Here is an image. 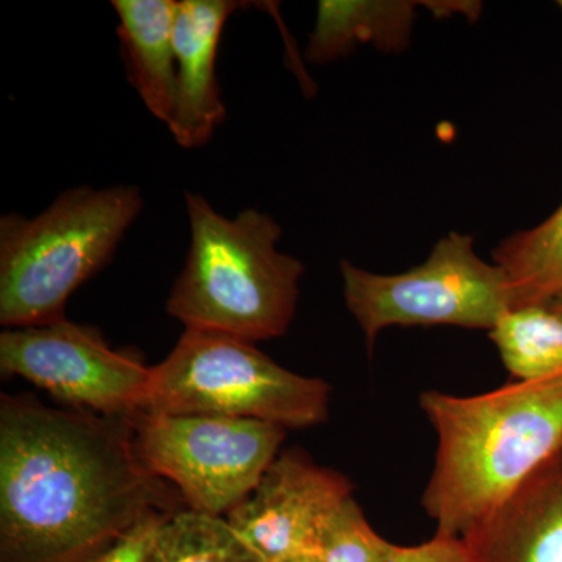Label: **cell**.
Instances as JSON below:
<instances>
[{
    "label": "cell",
    "mask_w": 562,
    "mask_h": 562,
    "mask_svg": "<svg viewBox=\"0 0 562 562\" xmlns=\"http://www.w3.org/2000/svg\"><path fill=\"white\" fill-rule=\"evenodd\" d=\"M398 550L376 535L351 497L325 524L316 554L319 562H394Z\"/></svg>",
    "instance_id": "cell-17"
},
{
    "label": "cell",
    "mask_w": 562,
    "mask_h": 562,
    "mask_svg": "<svg viewBox=\"0 0 562 562\" xmlns=\"http://www.w3.org/2000/svg\"><path fill=\"white\" fill-rule=\"evenodd\" d=\"M461 539L473 562H562V446Z\"/></svg>",
    "instance_id": "cell-10"
},
{
    "label": "cell",
    "mask_w": 562,
    "mask_h": 562,
    "mask_svg": "<svg viewBox=\"0 0 562 562\" xmlns=\"http://www.w3.org/2000/svg\"><path fill=\"white\" fill-rule=\"evenodd\" d=\"M517 382L562 375V317L550 305L509 310L490 331Z\"/></svg>",
    "instance_id": "cell-15"
},
{
    "label": "cell",
    "mask_w": 562,
    "mask_h": 562,
    "mask_svg": "<svg viewBox=\"0 0 562 562\" xmlns=\"http://www.w3.org/2000/svg\"><path fill=\"white\" fill-rule=\"evenodd\" d=\"M505 272L512 310L550 305L562 297V203L531 231L517 232L494 250Z\"/></svg>",
    "instance_id": "cell-14"
},
{
    "label": "cell",
    "mask_w": 562,
    "mask_h": 562,
    "mask_svg": "<svg viewBox=\"0 0 562 562\" xmlns=\"http://www.w3.org/2000/svg\"><path fill=\"white\" fill-rule=\"evenodd\" d=\"M330 384L281 368L254 342L222 333L184 330L151 368L143 412L221 416L306 428L327 420Z\"/></svg>",
    "instance_id": "cell-5"
},
{
    "label": "cell",
    "mask_w": 562,
    "mask_h": 562,
    "mask_svg": "<svg viewBox=\"0 0 562 562\" xmlns=\"http://www.w3.org/2000/svg\"><path fill=\"white\" fill-rule=\"evenodd\" d=\"M350 480L297 449L279 453L260 483L225 516L260 562L316 553L328 519L351 498Z\"/></svg>",
    "instance_id": "cell-9"
},
{
    "label": "cell",
    "mask_w": 562,
    "mask_h": 562,
    "mask_svg": "<svg viewBox=\"0 0 562 562\" xmlns=\"http://www.w3.org/2000/svg\"><path fill=\"white\" fill-rule=\"evenodd\" d=\"M438 453L422 505L436 536L462 538L562 446V375L458 397L422 392Z\"/></svg>",
    "instance_id": "cell-2"
},
{
    "label": "cell",
    "mask_w": 562,
    "mask_h": 562,
    "mask_svg": "<svg viewBox=\"0 0 562 562\" xmlns=\"http://www.w3.org/2000/svg\"><path fill=\"white\" fill-rule=\"evenodd\" d=\"M169 498L131 417L0 397V562L90 561Z\"/></svg>",
    "instance_id": "cell-1"
},
{
    "label": "cell",
    "mask_w": 562,
    "mask_h": 562,
    "mask_svg": "<svg viewBox=\"0 0 562 562\" xmlns=\"http://www.w3.org/2000/svg\"><path fill=\"white\" fill-rule=\"evenodd\" d=\"M143 210L133 184L63 192L35 217L0 220V324L36 327L66 319L70 295L113 258Z\"/></svg>",
    "instance_id": "cell-4"
},
{
    "label": "cell",
    "mask_w": 562,
    "mask_h": 562,
    "mask_svg": "<svg viewBox=\"0 0 562 562\" xmlns=\"http://www.w3.org/2000/svg\"><path fill=\"white\" fill-rule=\"evenodd\" d=\"M0 369L70 409L106 417L143 412L151 382V368L111 349L95 328L68 319L7 328L0 335Z\"/></svg>",
    "instance_id": "cell-8"
},
{
    "label": "cell",
    "mask_w": 562,
    "mask_h": 562,
    "mask_svg": "<svg viewBox=\"0 0 562 562\" xmlns=\"http://www.w3.org/2000/svg\"><path fill=\"white\" fill-rule=\"evenodd\" d=\"M558 5H560V9L562 10V0H561L560 3H558Z\"/></svg>",
    "instance_id": "cell-22"
},
{
    "label": "cell",
    "mask_w": 562,
    "mask_h": 562,
    "mask_svg": "<svg viewBox=\"0 0 562 562\" xmlns=\"http://www.w3.org/2000/svg\"><path fill=\"white\" fill-rule=\"evenodd\" d=\"M131 422L144 465L192 512L221 517L249 497L286 438L280 425L236 417L139 412Z\"/></svg>",
    "instance_id": "cell-7"
},
{
    "label": "cell",
    "mask_w": 562,
    "mask_h": 562,
    "mask_svg": "<svg viewBox=\"0 0 562 562\" xmlns=\"http://www.w3.org/2000/svg\"><path fill=\"white\" fill-rule=\"evenodd\" d=\"M550 306H552L554 312L560 314V316L562 317V297L558 299V301H554L553 303H550Z\"/></svg>",
    "instance_id": "cell-21"
},
{
    "label": "cell",
    "mask_w": 562,
    "mask_h": 562,
    "mask_svg": "<svg viewBox=\"0 0 562 562\" xmlns=\"http://www.w3.org/2000/svg\"><path fill=\"white\" fill-rule=\"evenodd\" d=\"M149 562H260L225 517L179 509L161 525Z\"/></svg>",
    "instance_id": "cell-16"
},
{
    "label": "cell",
    "mask_w": 562,
    "mask_h": 562,
    "mask_svg": "<svg viewBox=\"0 0 562 562\" xmlns=\"http://www.w3.org/2000/svg\"><path fill=\"white\" fill-rule=\"evenodd\" d=\"M394 562H473L461 538L435 536L430 542L401 547Z\"/></svg>",
    "instance_id": "cell-19"
},
{
    "label": "cell",
    "mask_w": 562,
    "mask_h": 562,
    "mask_svg": "<svg viewBox=\"0 0 562 562\" xmlns=\"http://www.w3.org/2000/svg\"><path fill=\"white\" fill-rule=\"evenodd\" d=\"M241 7L233 0L177 2L173 47L179 91L169 132L184 149L205 146L227 116L216 77V55L225 22Z\"/></svg>",
    "instance_id": "cell-11"
},
{
    "label": "cell",
    "mask_w": 562,
    "mask_h": 562,
    "mask_svg": "<svg viewBox=\"0 0 562 562\" xmlns=\"http://www.w3.org/2000/svg\"><path fill=\"white\" fill-rule=\"evenodd\" d=\"M128 80L155 120L171 127L177 109L176 0H114Z\"/></svg>",
    "instance_id": "cell-12"
},
{
    "label": "cell",
    "mask_w": 562,
    "mask_h": 562,
    "mask_svg": "<svg viewBox=\"0 0 562 562\" xmlns=\"http://www.w3.org/2000/svg\"><path fill=\"white\" fill-rule=\"evenodd\" d=\"M344 299L372 350L391 325H457L492 330L512 310L508 279L483 261L473 238L450 233L424 265L395 276H379L341 261Z\"/></svg>",
    "instance_id": "cell-6"
},
{
    "label": "cell",
    "mask_w": 562,
    "mask_h": 562,
    "mask_svg": "<svg viewBox=\"0 0 562 562\" xmlns=\"http://www.w3.org/2000/svg\"><path fill=\"white\" fill-rule=\"evenodd\" d=\"M417 5V2L322 0L306 47V60L316 65L338 60L361 44H372L383 52L406 49Z\"/></svg>",
    "instance_id": "cell-13"
},
{
    "label": "cell",
    "mask_w": 562,
    "mask_h": 562,
    "mask_svg": "<svg viewBox=\"0 0 562 562\" xmlns=\"http://www.w3.org/2000/svg\"><path fill=\"white\" fill-rule=\"evenodd\" d=\"M173 513L155 512L144 517L113 546L87 562H149L151 549L161 525Z\"/></svg>",
    "instance_id": "cell-18"
},
{
    "label": "cell",
    "mask_w": 562,
    "mask_h": 562,
    "mask_svg": "<svg viewBox=\"0 0 562 562\" xmlns=\"http://www.w3.org/2000/svg\"><path fill=\"white\" fill-rule=\"evenodd\" d=\"M281 562H319L316 553L299 554V557L290 558Z\"/></svg>",
    "instance_id": "cell-20"
},
{
    "label": "cell",
    "mask_w": 562,
    "mask_h": 562,
    "mask_svg": "<svg viewBox=\"0 0 562 562\" xmlns=\"http://www.w3.org/2000/svg\"><path fill=\"white\" fill-rule=\"evenodd\" d=\"M191 244L166 312L187 330L222 333L244 341L279 338L297 310L305 268L281 254V227L257 209L225 217L206 199L184 194Z\"/></svg>",
    "instance_id": "cell-3"
}]
</instances>
